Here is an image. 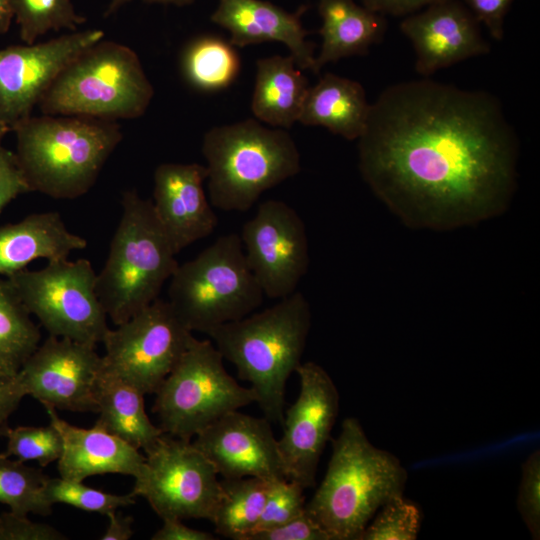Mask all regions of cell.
<instances>
[{
	"label": "cell",
	"mask_w": 540,
	"mask_h": 540,
	"mask_svg": "<svg viewBox=\"0 0 540 540\" xmlns=\"http://www.w3.org/2000/svg\"><path fill=\"white\" fill-rule=\"evenodd\" d=\"M517 139L499 102L431 80L386 88L358 139V166L405 224L450 230L501 214L516 187Z\"/></svg>",
	"instance_id": "6da1fadb"
},
{
	"label": "cell",
	"mask_w": 540,
	"mask_h": 540,
	"mask_svg": "<svg viewBox=\"0 0 540 540\" xmlns=\"http://www.w3.org/2000/svg\"><path fill=\"white\" fill-rule=\"evenodd\" d=\"M308 300L299 291L273 306L211 329L207 335L250 384L263 416L282 425L288 378L301 365L311 329Z\"/></svg>",
	"instance_id": "7a4b0ae2"
},
{
	"label": "cell",
	"mask_w": 540,
	"mask_h": 540,
	"mask_svg": "<svg viewBox=\"0 0 540 540\" xmlns=\"http://www.w3.org/2000/svg\"><path fill=\"white\" fill-rule=\"evenodd\" d=\"M407 478L400 460L372 445L360 422L348 417L332 440L325 476L305 510L331 540H358L376 512L403 495Z\"/></svg>",
	"instance_id": "3957f363"
},
{
	"label": "cell",
	"mask_w": 540,
	"mask_h": 540,
	"mask_svg": "<svg viewBox=\"0 0 540 540\" xmlns=\"http://www.w3.org/2000/svg\"><path fill=\"white\" fill-rule=\"evenodd\" d=\"M12 131L29 190L54 199L86 194L123 137L115 121L77 115H31Z\"/></svg>",
	"instance_id": "277c9868"
},
{
	"label": "cell",
	"mask_w": 540,
	"mask_h": 540,
	"mask_svg": "<svg viewBox=\"0 0 540 540\" xmlns=\"http://www.w3.org/2000/svg\"><path fill=\"white\" fill-rule=\"evenodd\" d=\"M202 153L210 203L226 212L249 210L265 191L301 171L299 150L286 129L254 119L212 127Z\"/></svg>",
	"instance_id": "5b68a950"
},
{
	"label": "cell",
	"mask_w": 540,
	"mask_h": 540,
	"mask_svg": "<svg viewBox=\"0 0 540 540\" xmlns=\"http://www.w3.org/2000/svg\"><path fill=\"white\" fill-rule=\"evenodd\" d=\"M96 291L107 317L119 325L159 298L178 266L152 201L127 190Z\"/></svg>",
	"instance_id": "8992f818"
},
{
	"label": "cell",
	"mask_w": 540,
	"mask_h": 540,
	"mask_svg": "<svg viewBox=\"0 0 540 540\" xmlns=\"http://www.w3.org/2000/svg\"><path fill=\"white\" fill-rule=\"evenodd\" d=\"M154 96L136 52L104 39L74 58L40 99L42 114L135 119Z\"/></svg>",
	"instance_id": "52a82bcc"
},
{
	"label": "cell",
	"mask_w": 540,
	"mask_h": 540,
	"mask_svg": "<svg viewBox=\"0 0 540 540\" xmlns=\"http://www.w3.org/2000/svg\"><path fill=\"white\" fill-rule=\"evenodd\" d=\"M169 281L168 302L192 333L207 334L239 320L265 297L236 233L218 237L195 258L178 264Z\"/></svg>",
	"instance_id": "ba28073f"
},
{
	"label": "cell",
	"mask_w": 540,
	"mask_h": 540,
	"mask_svg": "<svg viewBox=\"0 0 540 540\" xmlns=\"http://www.w3.org/2000/svg\"><path fill=\"white\" fill-rule=\"evenodd\" d=\"M211 340L192 337L178 363L156 391L152 407L163 433L191 441L226 413L256 402L226 371Z\"/></svg>",
	"instance_id": "9c48e42d"
},
{
	"label": "cell",
	"mask_w": 540,
	"mask_h": 540,
	"mask_svg": "<svg viewBox=\"0 0 540 540\" xmlns=\"http://www.w3.org/2000/svg\"><path fill=\"white\" fill-rule=\"evenodd\" d=\"M31 316L51 336L96 345L107 331V315L96 291L97 273L88 259L47 262L6 277Z\"/></svg>",
	"instance_id": "30bf717a"
},
{
	"label": "cell",
	"mask_w": 540,
	"mask_h": 540,
	"mask_svg": "<svg viewBox=\"0 0 540 540\" xmlns=\"http://www.w3.org/2000/svg\"><path fill=\"white\" fill-rule=\"evenodd\" d=\"M192 332L168 300L156 299L107 331L102 343V373L145 394H155L187 349Z\"/></svg>",
	"instance_id": "8fae6325"
},
{
	"label": "cell",
	"mask_w": 540,
	"mask_h": 540,
	"mask_svg": "<svg viewBox=\"0 0 540 540\" xmlns=\"http://www.w3.org/2000/svg\"><path fill=\"white\" fill-rule=\"evenodd\" d=\"M218 473L191 441L163 433L145 452L131 493L147 500L161 518L212 522L222 488Z\"/></svg>",
	"instance_id": "7c38bea8"
},
{
	"label": "cell",
	"mask_w": 540,
	"mask_h": 540,
	"mask_svg": "<svg viewBox=\"0 0 540 540\" xmlns=\"http://www.w3.org/2000/svg\"><path fill=\"white\" fill-rule=\"evenodd\" d=\"M240 238L265 296L278 300L296 291L310 257L305 224L293 207L282 200L264 201L243 224Z\"/></svg>",
	"instance_id": "4fadbf2b"
},
{
	"label": "cell",
	"mask_w": 540,
	"mask_h": 540,
	"mask_svg": "<svg viewBox=\"0 0 540 540\" xmlns=\"http://www.w3.org/2000/svg\"><path fill=\"white\" fill-rule=\"evenodd\" d=\"M300 391L284 410L283 434L277 440L285 477L305 489L315 486L319 460L339 412V393L324 368L305 362L297 368Z\"/></svg>",
	"instance_id": "5bb4252c"
},
{
	"label": "cell",
	"mask_w": 540,
	"mask_h": 540,
	"mask_svg": "<svg viewBox=\"0 0 540 540\" xmlns=\"http://www.w3.org/2000/svg\"><path fill=\"white\" fill-rule=\"evenodd\" d=\"M102 39V30L87 29L0 49V121L12 131L29 118L66 65Z\"/></svg>",
	"instance_id": "9a60e30c"
},
{
	"label": "cell",
	"mask_w": 540,
	"mask_h": 540,
	"mask_svg": "<svg viewBox=\"0 0 540 540\" xmlns=\"http://www.w3.org/2000/svg\"><path fill=\"white\" fill-rule=\"evenodd\" d=\"M101 373L96 345L49 335L25 361L18 377L25 394L43 406L96 412Z\"/></svg>",
	"instance_id": "2e32d148"
},
{
	"label": "cell",
	"mask_w": 540,
	"mask_h": 540,
	"mask_svg": "<svg viewBox=\"0 0 540 540\" xmlns=\"http://www.w3.org/2000/svg\"><path fill=\"white\" fill-rule=\"evenodd\" d=\"M223 479H284L282 460L271 421L233 410L191 441Z\"/></svg>",
	"instance_id": "e0dca14e"
},
{
	"label": "cell",
	"mask_w": 540,
	"mask_h": 540,
	"mask_svg": "<svg viewBox=\"0 0 540 540\" xmlns=\"http://www.w3.org/2000/svg\"><path fill=\"white\" fill-rule=\"evenodd\" d=\"M206 179L207 168L199 163H162L154 171L153 210L177 254L218 225Z\"/></svg>",
	"instance_id": "ac0fdd59"
},
{
	"label": "cell",
	"mask_w": 540,
	"mask_h": 540,
	"mask_svg": "<svg viewBox=\"0 0 540 540\" xmlns=\"http://www.w3.org/2000/svg\"><path fill=\"white\" fill-rule=\"evenodd\" d=\"M478 23L457 0L430 5L405 18L400 29L414 47L416 71L429 76L459 61L488 53L490 48Z\"/></svg>",
	"instance_id": "d6986e66"
},
{
	"label": "cell",
	"mask_w": 540,
	"mask_h": 540,
	"mask_svg": "<svg viewBox=\"0 0 540 540\" xmlns=\"http://www.w3.org/2000/svg\"><path fill=\"white\" fill-rule=\"evenodd\" d=\"M306 10L303 5L289 12L264 0H218L210 19L230 33L233 46L281 42L299 69L314 72L315 45L306 40L309 31L301 20Z\"/></svg>",
	"instance_id": "ffe728a7"
},
{
	"label": "cell",
	"mask_w": 540,
	"mask_h": 540,
	"mask_svg": "<svg viewBox=\"0 0 540 540\" xmlns=\"http://www.w3.org/2000/svg\"><path fill=\"white\" fill-rule=\"evenodd\" d=\"M44 408L62 438L63 449L57 460L60 477L84 481L111 473L136 478L142 471L145 456L135 447L97 425L77 427L60 418L55 408Z\"/></svg>",
	"instance_id": "44dd1931"
},
{
	"label": "cell",
	"mask_w": 540,
	"mask_h": 540,
	"mask_svg": "<svg viewBox=\"0 0 540 540\" xmlns=\"http://www.w3.org/2000/svg\"><path fill=\"white\" fill-rule=\"evenodd\" d=\"M86 247V239L71 232L59 212L33 213L0 226V275L8 277L37 259H68Z\"/></svg>",
	"instance_id": "7402d4cb"
},
{
	"label": "cell",
	"mask_w": 540,
	"mask_h": 540,
	"mask_svg": "<svg viewBox=\"0 0 540 540\" xmlns=\"http://www.w3.org/2000/svg\"><path fill=\"white\" fill-rule=\"evenodd\" d=\"M370 107L359 82L326 73L309 87L298 122L358 140L366 128Z\"/></svg>",
	"instance_id": "603a6c76"
},
{
	"label": "cell",
	"mask_w": 540,
	"mask_h": 540,
	"mask_svg": "<svg viewBox=\"0 0 540 540\" xmlns=\"http://www.w3.org/2000/svg\"><path fill=\"white\" fill-rule=\"evenodd\" d=\"M318 12L322 19V45L315 58L316 74L329 62L367 53L385 31L383 15L355 0H318Z\"/></svg>",
	"instance_id": "cb8c5ba5"
},
{
	"label": "cell",
	"mask_w": 540,
	"mask_h": 540,
	"mask_svg": "<svg viewBox=\"0 0 540 540\" xmlns=\"http://www.w3.org/2000/svg\"><path fill=\"white\" fill-rule=\"evenodd\" d=\"M308 81L291 55H274L256 62L251 110L261 122L289 129L298 122Z\"/></svg>",
	"instance_id": "d4e9b609"
},
{
	"label": "cell",
	"mask_w": 540,
	"mask_h": 540,
	"mask_svg": "<svg viewBox=\"0 0 540 540\" xmlns=\"http://www.w3.org/2000/svg\"><path fill=\"white\" fill-rule=\"evenodd\" d=\"M96 406L95 425L138 450L148 451L163 434L146 413L144 394L116 377L101 373Z\"/></svg>",
	"instance_id": "484cf974"
},
{
	"label": "cell",
	"mask_w": 540,
	"mask_h": 540,
	"mask_svg": "<svg viewBox=\"0 0 540 540\" xmlns=\"http://www.w3.org/2000/svg\"><path fill=\"white\" fill-rule=\"evenodd\" d=\"M241 62L235 46L216 35L194 38L184 48L181 69L197 90L216 92L229 87L238 77Z\"/></svg>",
	"instance_id": "4316f807"
},
{
	"label": "cell",
	"mask_w": 540,
	"mask_h": 540,
	"mask_svg": "<svg viewBox=\"0 0 540 540\" xmlns=\"http://www.w3.org/2000/svg\"><path fill=\"white\" fill-rule=\"evenodd\" d=\"M222 495L212 520L217 534L247 540L261 517L269 481L257 477L221 479Z\"/></svg>",
	"instance_id": "83f0119b"
},
{
	"label": "cell",
	"mask_w": 540,
	"mask_h": 540,
	"mask_svg": "<svg viewBox=\"0 0 540 540\" xmlns=\"http://www.w3.org/2000/svg\"><path fill=\"white\" fill-rule=\"evenodd\" d=\"M10 281L0 278V376H14L40 344L41 333Z\"/></svg>",
	"instance_id": "f1b7e54d"
},
{
	"label": "cell",
	"mask_w": 540,
	"mask_h": 540,
	"mask_svg": "<svg viewBox=\"0 0 540 540\" xmlns=\"http://www.w3.org/2000/svg\"><path fill=\"white\" fill-rule=\"evenodd\" d=\"M47 478L41 469L0 454V504L7 505L11 512L18 515H49L52 507L42 495Z\"/></svg>",
	"instance_id": "f546056e"
},
{
	"label": "cell",
	"mask_w": 540,
	"mask_h": 540,
	"mask_svg": "<svg viewBox=\"0 0 540 540\" xmlns=\"http://www.w3.org/2000/svg\"><path fill=\"white\" fill-rule=\"evenodd\" d=\"M14 19L25 44L35 43L50 31H76L86 21L72 0H14Z\"/></svg>",
	"instance_id": "4dcf8cb0"
},
{
	"label": "cell",
	"mask_w": 540,
	"mask_h": 540,
	"mask_svg": "<svg viewBox=\"0 0 540 540\" xmlns=\"http://www.w3.org/2000/svg\"><path fill=\"white\" fill-rule=\"evenodd\" d=\"M42 495L51 507L60 503L103 515L135 503V496L131 492L124 495L111 494L87 486L83 481L62 477H48L43 484Z\"/></svg>",
	"instance_id": "1f68e13d"
},
{
	"label": "cell",
	"mask_w": 540,
	"mask_h": 540,
	"mask_svg": "<svg viewBox=\"0 0 540 540\" xmlns=\"http://www.w3.org/2000/svg\"><path fill=\"white\" fill-rule=\"evenodd\" d=\"M358 540H415L421 528L422 514L418 505L403 495L386 502Z\"/></svg>",
	"instance_id": "d6a6232c"
},
{
	"label": "cell",
	"mask_w": 540,
	"mask_h": 540,
	"mask_svg": "<svg viewBox=\"0 0 540 540\" xmlns=\"http://www.w3.org/2000/svg\"><path fill=\"white\" fill-rule=\"evenodd\" d=\"M4 454L22 462L36 461L42 467L57 461L61 456L63 443L58 430L50 423L47 426L8 427Z\"/></svg>",
	"instance_id": "836d02e7"
},
{
	"label": "cell",
	"mask_w": 540,
	"mask_h": 540,
	"mask_svg": "<svg viewBox=\"0 0 540 540\" xmlns=\"http://www.w3.org/2000/svg\"><path fill=\"white\" fill-rule=\"evenodd\" d=\"M304 490L300 483L287 478L269 481L264 508L254 532L279 526L301 515L306 504Z\"/></svg>",
	"instance_id": "e575fe53"
},
{
	"label": "cell",
	"mask_w": 540,
	"mask_h": 540,
	"mask_svg": "<svg viewBox=\"0 0 540 540\" xmlns=\"http://www.w3.org/2000/svg\"><path fill=\"white\" fill-rule=\"evenodd\" d=\"M517 509L534 540L540 538V450H534L521 466Z\"/></svg>",
	"instance_id": "d590c367"
},
{
	"label": "cell",
	"mask_w": 540,
	"mask_h": 540,
	"mask_svg": "<svg viewBox=\"0 0 540 540\" xmlns=\"http://www.w3.org/2000/svg\"><path fill=\"white\" fill-rule=\"evenodd\" d=\"M0 540H65L67 536L46 523L33 522L11 511L0 514Z\"/></svg>",
	"instance_id": "8d00e7d4"
},
{
	"label": "cell",
	"mask_w": 540,
	"mask_h": 540,
	"mask_svg": "<svg viewBox=\"0 0 540 540\" xmlns=\"http://www.w3.org/2000/svg\"><path fill=\"white\" fill-rule=\"evenodd\" d=\"M247 540H331L306 510L296 518L272 528L256 531Z\"/></svg>",
	"instance_id": "74e56055"
},
{
	"label": "cell",
	"mask_w": 540,
	"mask_h": 540,
	"mask_svg": "<svg viewBox=\"0 0 540 540\" xmlns=\"http://www.w3.org/2000/svg\"><path fill=\"white\" fill-rule=\"evenodd\" d=\"M30 192L13 151L0 143V212L19 195Z\"/></svg>",
	"instance_id": "f35d334b"
},
{
	"label": "cell",
	"mask_w": 540,
	"mask_h": 540,
	"mask_svg": "<svg viewBox=\"0 0 540 540\" xmlns=\"http://www.w3.org/2000/svg\"><path fill=\"white\" fill-rule=\"evenodd\" d=\"M512 0H463L478 22L483 23L493 38L500 40L504 33V17Z\"/></svg>",
	"instance_id": "ab89813d"
},
{
	"label": "cell",
	"mask_w": 540,
	"mask_h": 540,
	"mask_svg": "<svg viewBox=\"0 0 540 540\" xmlns=\"http://www.w3.org/2000/svg\"><path fill=\"white\" fill-rule=\"evenodd\" d=\"M26 396L18 374L0 376V436L8 428V419Z\"/></svg>",
	"instance_id": "60d3db41"
},
{
	"label": "cell",
	"mask_w": 540,
	"mask_h": 540,
	"mask_svg": "<svg viewBox=\"0 0 540 540\" xmlns=\"http://www.w3.org/2000/svg\"><path fill=\"white\" fill-rule=\"evenodd\" d=\"M162 527L151 537L152 540H215L214 534L193 529L177 518H165Z\"/></svg>",
	"instance_id": "b9f144b4"
},
{
	"label": "cell",
	"mask_w": 540,
	"mask_h": 540,
	"mask_svg": "<svg viewBox=\"0 0 540 540\" xmlns=\"http://www.w3.org/2000/svg\"><path fill=\"white\" fill-rule=\"evenodd\" d=\"M447 0H361L367 9L389 15H405Z\"/></svg>",
	"instance_id": "7bdbcfd3"
},
{
	"label": "cell",
	"mask_w": 540,
	"mask_h": 540,
	"mask_svg": "<svg viewBox=\"0 0 540 540\" xmlns=\"http://www.w3.org/2000/svg\"><path fill=\"white\" fill-rule=\"evenodd\" d=\"M106 516L109 523L101 536V540H129L133 536L132 517L123 516L117 510L110 512Z\"/></svg>",
	"instance_id": "ee69618b"
},
{
	"label": "cell",
	"mask_w": 540,
	"mask_h": 540,
	"mask_svg": "<svg viewBox=\"0 0 540 540\" xmlns=\"http://www.w3.org/2000/svg\"><path fill=\"white\" fill-rule=\"evenodd\" d=\"M133 0H109L107 8L105 10V17H108L116 13L121 7ZM147 3H156L164 5H174L178 7L188 6L195 2V0H142Z\"/></svg>",
	"instance_id": "f6af8a7d"
},
{
	"label": "cell",
	"mask_w": 540,
	"mask_h": 540,
	"mask_svg": "<svg viewBox=\"0 0 540 540\" xmlns=\"http://www.w3.org/2000/svg\"><path fill=\"white\" fill-rule=\"evenodd\" d=\"M14 19V0H0V34L6 33Z\"/></svg>",
	"instance_id": "bcb514c9"
},
{
	"label": "cell",
	"mask_w": 540,
	"mask_h": 540,
	"mask_svg": "<svg viewBox=\"0 0 540 540\" xmlns=\"http://www.w3.org/2000/svg\"><path fill=\"white\" fill-rule=\"evenodd\" d=\"M8 132H10V129H9L5 124H3V123L0 121V143H1L2 138H3Z\"/></svg>",
	"instance_id": "7dc6e473"
},
{
	"label": "cell",
	"mask_w": 540,
	"mask_h": 540,
	"mask_svg": "<svg viewBox=\"0 0 540 540\" xmlns=\"http://www.w3.org/2000/svg\"><path fill=\"white\" fill-rule=\"evenodd\" d=\"M0 524H1V519H0Z\"/></svg>",
	"instance_id": "c3c4849f"
}]
</instances>
